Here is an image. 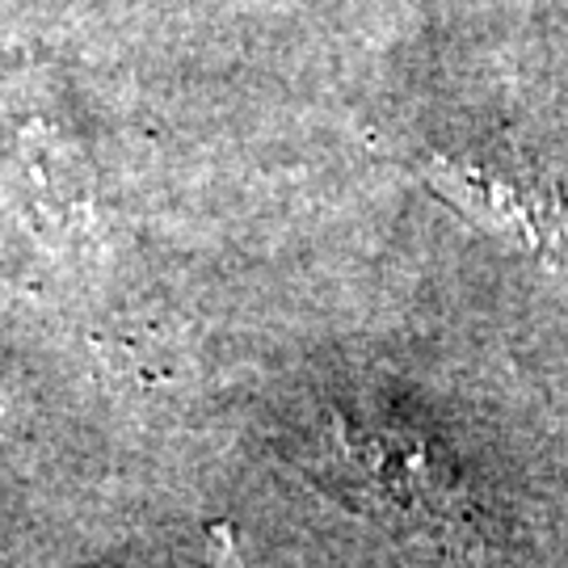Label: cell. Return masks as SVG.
<instances>
[{
	"label": "cell",
	"mask_w": 568,
	"mask_h": 568,
	"mask_svg": "<svg viewBox=\"0 0 568 568\" xmlns=\"http://www.w3.org/2000/svg\"><path fill=\"white\" fill-rule=\"evenodd\" d=\"M9 143L18 152V164H26L39 203L51 206V215L55 211H60L63 220H84L89 215L93 194H89L84 161L55 122L47 119V114H21L9 126Z\"/></svg>",
	"instance_id": "cell-1"
}]
</instances>
